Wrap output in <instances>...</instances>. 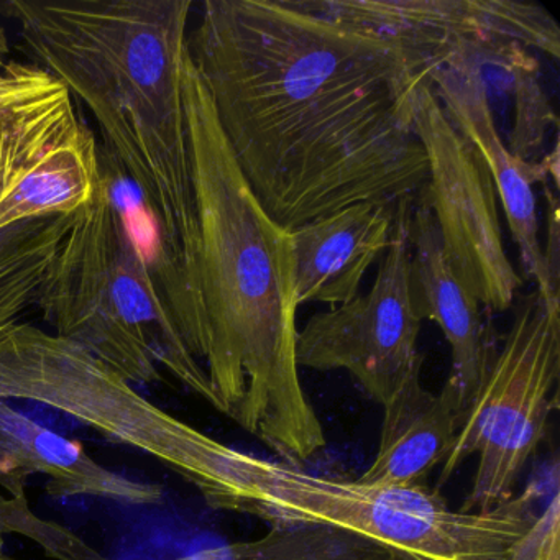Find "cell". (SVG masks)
Masks as SVG:
<instances>
[{"label":"cell","instance_id":"cell-1","mask_svg":"<svg viewBox=\"0 0 560 560\" xmlns=\"http://www.w3.org/2000/svg\"><path fill=\"white\" fill-rule=\"evenodd\" d=\"M188 51L242 175L287 231L428 183L412 106L429 74L393 42L301 0H206Z\"/></svg>","mask_w":560,"mask_h":560},{"label":"cell","instance_id":"cell-2","mask_svg":"<svg viewBox=\"0 0 560 560\" xmlns=\"http://www.w3.org/2000/svg\"><path fill=\"white\" fill-rule=\"evenodd\" d=\"M208 324L205 370L215 409L301 467L326 447L296 365L298 303L290 231L261 208L219 126L209 91L183 71Z\"/></svg>","mask_w":560,"mask_h":560},{"label":"cell","instance_id":"cell-3","mask_svg":"<svg viewBox=\"0 0 560 560\" xmlns=\"http://www.w3.org/2000/svg\"><path fill=\"white\" fill-rule=\"evenodd\" d=\"M189 0H8L31 63L96 120L110 153L201 293L183 71ZM202 296V294H201Z\"/></svg>","mask_w":560,"mask_h":560},{"label":"cell","instance_id":"cell-4","mask_svg":"<svg viewBox=\"0 0 560 560\" xmlns=\"http://www.w3.org/2000/svg\"><path fill=\"white\" fill-rule=\"evenodd\" d=\"M100 149V182L38 287L34 306L51 332L83 347L127 382H160L159 365L215 409L214 393L160 290L137 229L126 182Z\"/></svg>","mask_w":560,"mask_h":560},{"label":"cell","instance_id":"cell-5","mask_svg":"<svg viewBox=\"0 0 560 560\" xmlns=\"http://www.w3.org/2000/svg\"><path fill=\"white\" fill-rule=\"evenodd\" d=\"M196 490L209 508L275 523H316L360 534L399 560H513L537 520L539 487L490 511L452 510L428 485L369 487L268 460L215 441Z\"/></svg>","mask_w":560,"mask_h":560},{"label":"cell","instance_id":"cell-6","mask_svg":"<svg viewBox=\"0 0 560 560\" xmlns=\"http://www.w3.org/2000/svg\"><path fill=\"white\" fill-rule=\"evenodd\" d=\"M510 330L458 425L435 490L477 455L462 511H490L510 500L539 448L560 378V303L537 291L517 294Z\"/></svg>","mask_w":560,"mask_h":560},{"label":"cell","instance_id":"cell-7","mask_svg":"<svg viewBox=\"0 0 560 560\" xmlns=\"http://www.w3.org/2000/svg\"><path fill=\"white\" fill-rule=\"evenodd\" d=\"M412 126L428 159V183L416 199L431 209L455 278L487 313L511 310L523 280L504 250L493 178L428 78L416 90Z\"/></svg>","mask_w":560,"mask_h":560},{"label":"cell","instance_id":"cell-8","mask_svg":"<svg viewBox=\"0 0 560 560\" xmlns=\"http://www.w3.org/2000/svg\"><path fill=\"white\" fill-rule=\"evenodd\" d=\"M415 199L396 205L395 231L369 293L316 313L298 330V369L346 370L373 401L383 405L422 369L421 320L409 296V221Z\"/></svg>","mask_w":560,"mask_h":560},{"label":"cell","instance_id":"cell-9","mask_svg":"<svg viewBox=\"0 0 560 560\" xmlns=\"http://www.w3.org/2000/svg\"><path fill=\"white\" fill-rule=\"evenodd\" d=\"M307 11L380 35L431 73L468 48L516 42L553 60L560 28L547 9L516 0H301Z\"/></svg>","mask_w":560,"mask_h":560},{"label":"cell","instance_id":"cell-10","mask_svg":"<svg viewBox=\"0 0 560 560\" xmlns=\"http://www.w3.org/2000/svg\"><path fill=\"white\" fill-rule=\"evenodd\" d=\"M428 80L452 126L474 145L490 170L524 270L536 281L537 293L549 303H560L559 283L550 278L539 241L534 185L549 182L542 163L516 159L504 145L494 124L487 81L477 61L455 55L434 68Z\"/></svg>","mask_w":560,"mask_h":560},{"label":"cell","instance_id":"cell-11","mask_svg":"<svg viewBox=\"0 0 560 560\" xmlns=\"http://www.w3.org/2000/svg\"><path fill=\"white\" fill-rule=\"evenodd\" d=\"M409 296L418 319L438 324L451 347V373L442 395L462 416L487 378L500 349L491 314L458 283L445 257L431 209L415 198L409 221Z\"/></svg>","mask_w":560,"mask_h":560},{"label":"cell","instance_id":"cell-12","mask_svg":"<svg viewBox=\"0 0 560 560\" xmlns=\"http://www.w3.org/2000/svg\"><path fill=\"white\" fill-rule=\"evenodd\" d=\"M396 205L357 202L290 231L298 306L336 307L359 296L366 271L392 244Z\"/></svg>","mask_w":560,"mask_h":560},{"label":"cell","instance_id":"cell-13","mask_svg":"<svg viewBox=\"0 0 560 560\" xmlns=\"http://www.w3.org/2000/svg\"><path fill=\"white\" fill-rule=\"evenodd\" d=\"M47 475L55 498L94 497L132 506H155L163 487L133 480L94 460L81 442L65 438L0 399V487L25 497L32 475Z\"/></svg>","mask_w":560,"mask_h":560},{"label":"cell","instance_id":"cell-14","mask_svg":"<svg viewBox=\"0 0 560 560\" xmlns=\"http://www.w3.org/2000/svg\"><path fill=\"white\" fill-rule=\"evenodd\" d=\"M94 140L67 88L44 68L0 70V201L51 156Z\"/></svg>","mask_w":560,"mask_h":560},{"label":"cell","instance_id":"cell-15","mask_svg":"<svg viewBox=\"0 0 560 560\" xmlns=\"http://www.w3.org/2000/svg\"><path fill=\"white\" fill-rule=\"evenodd\" d=\"M422 370V369H421ZM421 370L383 402L378 451L357 478L369 487H415L441 467L454 445L460 415L442 393L429 392Z\"/></svg>","mask_w":560,"mask_h":560},{"label":"cell","instance_id":"cell-16","mask_svg":"<svg viewBox=\"0 0 560 560\" xmlns=\"http://www.w3.org/2000/svg\"><path fill=\"white\" fill-rule=\"evenodd\" d=\"M100 182L96 139L51 156L4 201H0V229L38 219L71 215L83 208Z\"/></svg>","mask_w":560,"mask_h":560},{"label":"cell","instance_id":"cell-17","mask_svg":"<svg viewBox=\"0 0 560 560\" xmlns=\"http://www.w3.org/2000/svg\"><path fill=\"white\" fill-rule=\"evenodd\" d=\"M178 560H399L380 544L316 523H275L258 539L202 549Z\"/></svg>","mask_w":560,"mask_h":560},{"label":"cell","instance_id":"cell-18","mask_svg":"<svg viewBox=\"0 0 560 560\" xmlns=\"http://www.w3.org/2000/svg\"><path fill=\"white\" fill-rule=\"evenodd\" d=\"M487 65L500 68L510 81L514 103V124L506 149L524 162H537L550 127L559 119L540 84L537 58L516 42H504L491 51Z\"/></svg>","mask_w":560,"mask_h":560},{"label":"cell","instance_id":"cell-19","mask_svg":"<svg viewBox=\"0 0 560 560\" xmlns=\"http://www.w3.org/2000/svg\"><path fill=\"white\" fill-rule=\"evenodd\" d=\"M22 534L37 542L47 556L57 560H116L104 556L80 536L54 523L42 520L25 497H4L0 493V550H4L5 534Z\"/></svg>","mask_w":560,"mask_h":560},{"label":"cell","instance_id":"cell-20","mask_svg":"<svg viewBox=\"0 0 560 560\" xmlns=\"http://www.w3.org/2000/svg\"><path fill=\"white\" fill-rule=\"evenodd\" d=\"M68 228L38 245L35 250L12 261L8 267L0 268V329L15 320H21V314L34 306L38 287Z\"/></svg>","mask_w":560,"mask_h":560},{"label":"cell","instance_id":"cell-21","mask_svg":"<svg viewBox=\"0 0 560 560\" xmlns=\"http://www.w3.org/2000/svg\"><path fill=\"white\" fill-rule=\"evenodd\" d=\"M9 54H11V45H9L8 34L0 27V70L9 63Z\"/></svg>","mask_w":560,"mask_h":560},{"label":"cell","instance_id":"cell-22","mask_svg":"<svg viewBox=\"0 0 560 560\" xmlns=\"http://www.w3.org/2000/svg\"><path fill=\"white\" fill-rule=\"evenodd\" d=\"M0 560H18V559H12V557L5 556L4 550H0Z\"/></svg>","mask_w":560,"mask_h":560},{"label":"cell","instance_id":"cell-23","mask_svg":"<svg viewBox=\"0 0 560 560\" xmlns=\"http://www.w3.org/2000/svg\"><path fill=\"white\" fill-rule=\"evenodd\" d=\"M549 560H560V552L553 553V556L550 557Z\"/></svg>","mask_w":560,"mask_h":560}]
</instances>
